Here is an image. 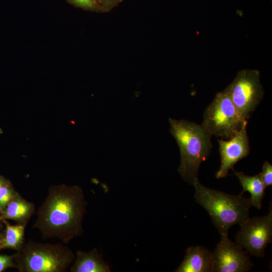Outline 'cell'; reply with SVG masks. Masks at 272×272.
Here are the masks:
<instances>
[{
    "label": "cell",
    "instance_id": "d6986e66",
    "mask_svg": "<svg viewBox=\"0 0 272 272\" xmlns=\"http://www.w3.org/2000/svg\"><path fill=\"white\" fill-rule=\"evenodd\" d=\"M122 0H98L99 10L106 12L115 7Z\"/></svg>",
    "mask_w": 272,
    "mask_h": 272
},
{
    "label": "cell",
    "instance_id": "9c48e42d",
    "mask_svg": "<svg viewBox=\"0 0 272 272\" xmlns=\"http://www.w3.org/2000/svg\"><path fill=\"white\" fill-rule=\"evenodd\" d=\"M247 124L228 141L218 140L221 157V165L215 176L219 179L226 177L234 165L245 158L250 152V146L247 133Z\"/></svg>",
    "mask_w": 272,
    "mask_h": 272
},
{
    "label": "cell",
    "instance_id": "ac0fdd59",
    "mask_svg": "<svg viewBox=\"0 0 272 272\" xmlns=\"http://www.w3.org/2000/svg\"><path fill=\"white\" fill-rule=\"evenodd\" d=\"M11 267H15L14 254L13 255H0V272Z\"/></svg>",
    "mask_w": 272,
    "mask_h": 272
},
{
    "label": "cell",
    "instance_id": "44dd1931",
    "mask_svg": "<svg viewBox=\"0 0 272 272\" xmlns=\"http://www.w3.org/2000/svg\"><path fill=\"white\" fill-rule=\"evenodd\" d=\"M2 221V220L0 219V228H1V226H2V224H1V222Z\"/></svg>",
    "mask_w": 272,
    "mask_h": 272
},
{
    "label": "cell",
    "instance_id": "8992f818",
    "mask_svg": "<svg viewBox=\"0 0 272 272\" xmlns=\"http://www.w3.org/2000/svg\"><path fill=\"white\" fill-rule=\"evenodd\" d=\"M226 89L239 113L246 120L257 107L264 95L260 73L255 70L239 71Z\"/></svg>",
    "mask_w": 272,
    "mask_h": 272
},
{
    "label": "cell",
    "instance_id": "ffe728a7",
    "mask_svg": "<svg viewBox=\"0 0 272 272\" xmlns=\"http://www.w3.org/2000/svg\"><path fill=\"white\" fill-rule=\"evenodd\" d=\"M2 238V234H0V243L1 242Z\"/></svg>",
    "mask_w": 272,
    "mask_h": 272
},
{
    "label": "cell",
    "instance_id": "ba28073f",
    "mask_svg": "<svg viewBox=\"0 0 272 272\" xmlns=\"http://www.w3.org/2000/svg\"><path fill=\"white\" fill-rule=\"evenodd\" d=\"M220 241L212 253L215 272H245L253 266L248 253L236 242L230 240L228 234L221 235Z\"/></svg>",
    "mask_w": 272,
    "mask_h": 272
},
{
    "label": "cell",
    "instance_id": "52a82bcc",
    "mask_svg": "<svg viewBox=\"0 0 272 272\" xmlns=\"http://www.w3.org/2000/svg\"><path fill=\"white\" fill-rule=\"evenodd\" d=\"M236 243L250 254L261 257L272 240V209L266 216L250 218L241 225Z\"/></svg>",
    "mask_w": 272,
    "mask_h": 272
},
{
    "label": "cell",
    "instance_id": "6da1fadb",
    "mask_svg": "<svg viewBox=\"0 0 272 272\" xmlns=\"http://www.w3.org/2000/svg\"><path fill=\"white\" fill-rule=\"evenodd\" d=\"M87 206L84 193L79 186L51 185L36 212L33 227L38 230L44 239L55 238L67 243L83 234Z\"/></svg>",
    "mask_w": 272,
    "mask_h": 272
},
{
    "label": "cell",
    "instance_id": "7c38bea8",
    "mask_svg": "<svg viewBox=\"0 0 272 272\" xmlns=\"http://www.w3.org/2000/svg\"><path fill=\"white\" fill-rule=\"evenodd\" d=\"M35 211V205L17 192L0 215V219L12 220L17 224L27 225Z\"/></svg>",
    "mask_w": 272,
    "mask_h": 272
},
{
    "label": "cell",
    "instance_id": "277c9868",
    "mask_svg": "<svg viewBox=\"0 0 272 272\" xmlns=\"http://www.w3.org/2000/svg\"><path fill=\"white\" fill-rule=\"evenodd\" d=\"M14 254L15 267L20 272H65L75 254L62 243L24 242Z\"/></svg>",
    "mask_w": 272,
    "mask_h": 272
},
{
    "label": "cell",
    "instance_id": "e0dca14e",
    "mask_svg": "<svg viewBox=\"0 0 272 272\" xmlns=\"http://www.w3.org/2000/svg\"><path fill=\"white\" fill-rule=\"evenodd\" d=\"M76 6L84 9L99 10L98 0H67Z\"/></svg>",
    "mask_w": 272,
    "mask_h": 272
},
{
    "label": "cell",
    "instance_id": "7a4b0ae2",
    "mask_svg": "<svg viewBox=\"0 0 272 272\" xmlns=\"http://www.w3.org/2000/svg\"><path fill=\"white\" fill-rule=\"evenodd\" d=\"M170 132L180 150V163L178 169L181 177L192 184L197 178L200 164L209 156L212 135L201 125L187 120L169 118Z\"/></svg>",
    "mask_w": 272,
    "mask_h": 272
},
{
    "label": "cell",
    "instance_id": "3957f363",
    "mask_svg": "<svg viewBox=\"0 0 272 272\" xmlns=\"http://www.w3.org/2000/svg\"><path fill=\"white\" fill-rule=\"evenodd\" d=\"M192 185L195 201L208 212L221 235L228 234L233 225H241L249 218L251 205L249 198L205 187L197 178Z\"/></svg>",
    "mask_w": 272,
    "mask_h": 272
},
{
    "label": "cell",
    "instance_id": "30bf717a",
    "mask_svg": "<svg viewBox=\"0 0 272 272\" xmlns=\"http://www.w3.org/2000/svg\"><path fill=\"white\" fill-rule=\"evenodd\" d=\"M176 272H213L212 253L202 246L189 247Z\"/></svg>",
    "mask_w": 272,
    "mask_h": 272
},
{
    "label": "cell",
    "instance_id": "5bb4252c",
    "mask_svg": "<svg viewBox=\"0 0 272 272\" xmlns=\"http://www.w3.org/2000/svg\"><path fill=\"white\" fill-rule=\"evenodd\" d=\"M6 226L5 233L2 235L0 249H12L19 250L24 243L26 225H12L6 220H2Z\"/></svg>",
    "mask_w": 272,
    "mask_h": 272
},
{
    "label": "cell",
    "instance_id": "4fadbf2b",
    "mask_svg": "<svg viewBox=\"0 0 272 272\" xmlns=\"http://www.w3.org/2000/svg\"><path fill=\"white\" fill-rule=\"evenodd\" d=\"M232 170L242 186L243 190L240 194L242 195L245 191H248L251 194V197L249 199L251 206L260 210L266 188L260 174L248 176L242 172L236 171L234 169Z\"/></svg>",
    "mask_w": 272,
    "mask_h": 272
},
{
    "label": "cell",
    "instance_id": "5b68a950",
    "mask_svg": "<svg viewBox=\"0 0 272 272\" xmlns=\"http://www.w3.org/2000/svg\"><path fill=\"white\" fill-rule=\"evenodd\" d=\"M246 123L225 89L217 93L206 108L201 125L212 136L229 139Z\"/></svg>",
    "mask_w": 272,
    "mask_h": 272
},
{
    "label": "cell",
    "instance_id": "9a60e30c",
    "mask_svg": "<svg viewBox=\"0 0 272 272\" xmlns=\"http://www.w3.org/2000/svg\"><path fill=\"white\" fill-rule=\"evenodd\" d=\"M16 193L11 181L0 175V215Z\"/></svg>",
    "mask_w": 272,
    "mask_h": 272
},
{
    "label": "cell",
    "instance_id": "8fae6325",
    "mask_svg": "<svg viewBox=\"0 0 272 272\" xmlns=\"http://www.w3.org/2000/svg\"><path fill=\"white\" fill-rule=\"evenodd\" d=\"M71 272H109L108 264L97 248L85 252L78 250L70 267Z\"/></svg>",
    "mask_w": 272,
    "mask_h": 272
},
{
    "label": "cell",
    "instance_id": "2e32d148",
    "mask_svg": "<svg viewBox=\"0 0 272 272\" xmlns=\"http://www.w3.org/2000/svg\"><path fill=\"white\" fill-rule=\"evenodd\" d=\"M265 187L272 185V165L265 161L262 166V171L259 173Z\"/></svg>",
    "mask_w": 272,
    "mask_h": 272
}]
</instances>
